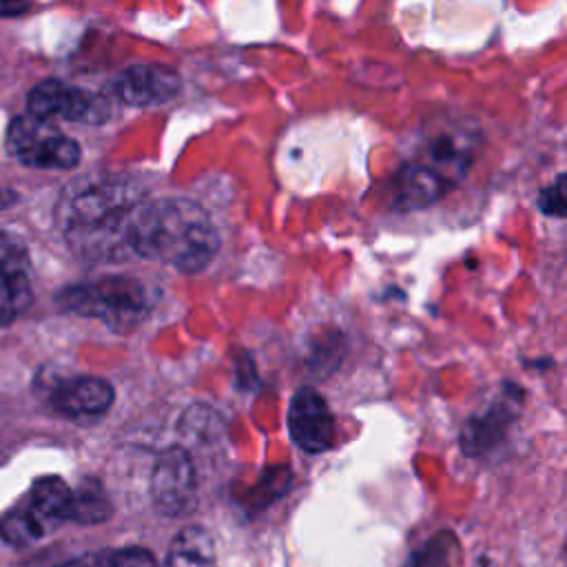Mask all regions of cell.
Here are the masks:
<instances>
[{
  "label": "cell",
  "mask_w": 567,
  "mask_h": 567,
  "mask_svg": "<svg viewBox=\"0 0 567 567\" xmlns=\"http://www.w3.org/2000/svg\"><path fill=\"white\" fill-rule=\"evenodd\" d=\"M131 250L137 257L195 275L215 259L219 235L210 215L193 199H144L131 226Z\"/></svg>",
  "instance_id": "7a4b0ae2"
},
{
  "label": "cell",
  "mask_w": 567,
  "mask_h": 567,
  "mask_svg": "<svg viewBox=\"0 0 567 567\" xmlns=\"http://www.w3.org/2000/svg\"><path fill=\"white\" fill-rule=\"evenodd\" d=\"M33 301L31 281L27 275H2L0 272V326L18 319Z\"/></svg>",
  "instance_id": "4fadbf2b"
},
{
  "label": "cell",
  "mask_w": 567,
  "mask_h": 567,
  "mask_svg": "<svg viewBox=\"0 0 567 567\" xmlns=\"http://www.w3.org/2000/svg\"><path fill=\"white\" fill-rule=\"evenodd\" d=\"M95 567H159L155 556L144 547H124L95 551Z\"/></svg>",
  "instance_id": "9a60e30c"
},
{
  "label": "cell",
  "mask_w": 567,
  "mask_h": 567,
  "mask_svg": "<svg viewBox=\"0 0 567 567\" xmlns=\"http://www.w3.org/2000/svg\"><path fill=\"white\" fill-rule=\"evenodd\" d=\"M27 115L49 122L69 120L82 124H102L111 115L109 100L100 93H91L71 86L62 80L49 78L38 82L27 95Z\"/></svg>",
  "instance_id": "8992f818"
},
{
  "label": "cell",
  "mask_w": 567,
  "mask_h": 567,
  "mask_svg": "<svg viewBox=\"0 0 567 567\" xmlns=\"http://www.w3.org/2000/svg\"><path fill=\"white\" fill-rule=\"evenodd\" d=\"M182 78L162 64H135L124 69L113 82V95L128 106H157L179 93Z\"/></svg>",
  "instance_id": "9c48e42d"
},
{
  "label": "cell",
  "mask_w": 567,
  "mask_h": 567,
  "mask_svg": "<svg viewBox=\"0 0 567 567\" xmlns=\"http://www.w3.org/2000/svg\"><path fill=\"white\" fill-rule=\"evenodd\" d=\"M11 202H13V193H11V190H4V188H0V208L9 206Z\"/></svg>",
  "instance_id": "ac0fdd59"
},
{
  "label": "cell",
  "mask_w": 567,
  "mask_h": 567,
  "mask_svg": "<svg viewBox=\"0 0 567 567\" xmlns=\"http://www.w3.org/2000/svg\"><path fill=\"white\" fill-rule=\"evenodd\" d=\"M113 505L104 487L95 478H84L75 489H71L69 520L80 525H97L111 518Z\"/></svg>",
  "instance_id": "7c38bea8"
},
{
  "label": "cell",
  "mask_w": 567,
  "mask_h": 567,
  "mask_svg": "<svg viewBox=\"0 0 567 567\" xmlns=\"http://www.w3.org/2000/svg\"><path fill=\"white\" fill-rule=\"evenodd\" d=\"M113 385L100 377L62 379L49 392L53 410L69 419L102 416L113 405Z\"/></svg>",
  "instance_id": "30bf717a"
},
{
  "label": "cell",
  "mask_w": 567,
  "mask_h": 567,
  "mask_svg": "<svg viewBox=\"0 0 567 567\" xmlns=\"http://www.w3.org/2000/svg\"><path fill=\"white\" fill-rule=\"evenodd\" d=\"M33 0H0V18H16L31 9Z\"/></svg>",
  "instance_id": "e0dca14e"
},
{
  "label": "cell",
  "mask_w": 567,
  "mask_h": 567,
  "mask_svg": "<svg viewBox=\"0 0 567 567\" xmlns=\"http://www.w3.org/2000/svg\"><path fill=\"white\" fill-rule=\"evenodd\" d=\"M144 199V188L131 177L104 175L75 182L58 204L62 235L84 259L122 261L133 255L131 226Z\"/></svg>",
  "instance_id": "6da1fadb"
},
{
  "label": "cell",
  "mask_w": 567,
  "mask_h": 567,
  "mask_svg": "<svg viewBox=\"0 0 567 567\" xmlns=\"http://www.w3.org/2000/svg\"><path fill=\"white\" fill-rule=\"evenodd\" d=\"M71 487L60 476H40L31 489L0 518V536L13 547H27L69 520Z\"/></svg>",
  "instance_id": "277c9868"
},
{
  "label": "cell",
  "mask_w": 567,
  "mask_h": 567,
  "mask_svg": "<svg viewBox=\"0 0 567 567\" xmlns=\"http://www.w3.org/2000/svg\"><path fill=\"white\" fill-rule=\"evenodd\" d=\"M7 151L33 168L71 171L80 164V146L62 135L49 122L31 115H18L7 128Z\"/></svg>",
  "instance_id": "5b68a950"
},
{
  "label": "cell",
  "mask_w": 567,
  "mask_h": 567,
  "mask_svg": "<svg viewBox=\"0 0 567 567\" xmlns=\"http://www.w3.org/2000/svg\"><path fill=\"white\" fill-rule=\"evenodd\" d=\"M55 303L66 312L97 319L113 330H131L148 312L146 290L131 277H104L66 286L58 292Z\"/></svg>",
  "instance_id": "3957f363"
},
{
  "label": "cell",
  "mask_w": 567,
  "mask_h": 567,
  "mask_svg": "<svg viewBox=\"0 0 567 567\" xmlns=\"http://www.w3.org/2000/svg\"><path fill=\"white\" fill-rule=\"evenodd\" d=\"M148 489L164 516H188L197 507V474L190 454L179 445L166 447L151 470Z\"/></svg>",
  "instance_id": "52a82bcc"
},
{
  "label": "cell",
  "mask_w": 567,
  "mask_h": 567,
  "mask_svg": "<svg viewBox=\"0 0 567 567\" xmlns=\"http://www.w3.org/2000/svg\"><path fill=\"white\" fill-rule=\"evenodd\" d=\"M166 567H217L213 536L199 525L182 527L171 540Z\"/></svg>",
  "instance_id": "8fae6325"
},
{
  "label": "cell",
  "mask_w": 567,
  "mask_h": 567,
  "mask_svg": "<svg viewBox=\"0 0 567 567\" xmlns=\"http://www.w3.org/2000/svg\"><path fill=\"white\" fill-rule=\"evenodd\" d=\"M292 441L308 454H321L334 443V419L326 399L312 388H299L288 408Z\"/></svg>",
  "instance_id": "ba28073f"
},
{
  "label": "cell",
  "mask_w": 567,
  "mask_h": 567,
  "mask_svg": "<svg viewBox=\"0 0 567 567\" xmlns=\"http://www.w3.org/2000/svg\"><path fill=\"white\" fill-rule=\"evenodd\" d=\"M0 272L29 277L27 246L13 233H9L4 228H0Z\"/></svg>",
  "instance_id": "5bb4252c"
},
{
  "label": "cell",
  "mask_w": 567,
  "mask_h": 567,
  "mask_svg": "<svg viewBox=\"0 0 567 567\" xmlns=\"http://www.w3.org/2000/svg\"><path fill=\"white\" fill-rule=\"evenodd\" d=\"M538 206L545 215H554V217L565 215V177L563 175L540 193Z\"/></svg>",
  "instance_id": "2e32d148"
}]
</instances>
